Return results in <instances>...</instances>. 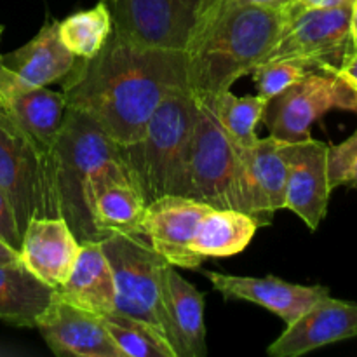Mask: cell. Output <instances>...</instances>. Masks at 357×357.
Returning <instances> with one entry per match:
<instances>
[{"instance_id": "obj_1", "label": "cell", "mask_w": 357, "mask_h": 357, "mask_svg": "<svg viewBox=\"0 0 357 357\" xmlns=\"http://www.w3.org/2000/svg\"><path fill=\"white\" fill-rule=\"evenodd\" d=\"M66 108L93 119L114 142H136L166 98L188 93L187 54L145 47L112 31L94 58H77L61 80Z\"/></svg>"}, {"instance_id": "obj_2", "label": "cell", "mask_w": 357, "mask_h": 357, "mask_svg": "<svg viewBox=\"0 0 357 357\" xmlns=\"http://www.w3.org/2000/svg\"><path fill=\"white\" fill-rule=\"evenodd\" d=\"M286 21L288 7L267 9L213 0L185 51L192 93L211 96L229 91L267 58Z\"/></svg>"}, {"instance_id": "obj_3", "label": "cell", "mask_w": 357, "mask_h": 357, "mask_svg": "<svg viewBox=\"0 0 357 357\" xmlns=\"http://www.w3.org/2000/svg\"><path fill=\"white\" fill-rule=\"evenodd\" d=\"M197 117L192 91L171 94L159 105L139 138L122 145L126 164L138 181L146 204L162 195H181L185 166Z\"/></svg>"}, {"instance_id": "obj_4", "label": "cell", "mask_w": 357, "mask_h": 357, "mask_svg": "<svg viewBox=\"0 0 357 357\" xmlns=\"http://www.w3.org/2000/svg\"><path fill=\"white\" fill-rule=\"evenodd\" d=\"M122 159V145L91 117L66 108L54 150L56 192L61 218L66 220L80 243L101 241L87 206L89 180L98 169Z\"/></svg>"}, {"instance_id": "obj_5", "label": "cell", "mask_w": 357, "mask_h": 357, "mask_svg": "<svg viewBox=\"0 0 357 357\" xmlns=\"http://www.w3.org/2000/svg\"><path fill=\"white\" fill-rule=\"evenodd\" d=\"M101 248L114 274L115 312L146 324L171 345L162 302L169 264L138 234H110L101 239Z\"/></svg>"}, {"instance_id": "obj_6", "label": "cell", "mask_w": 357, "mask_h": 357, "mask_svg": "<svg viewBox=\"0 0 357 357\" xmlns=\"http://www.w3.org/2000/svg\"><path fill=\"white\" fill-rule=\"evenodd\" d=\"M0 190L9 197L21 234L31 218L61 216L54 157L38 150L0 103Z\"/></svg>"}, {"instance_id": "obj_7", "label": "cell", "mask_w": 357, "mask_h": 357, "mask_svg": "<svg viewBox=\"0 0 357 357\" xmlns=\"http://www.w3.org/2000/svg\"><path fill=\"white\" fill-rule=\"evenodd\" d=\"M197 117L185 166L183 197L213 209H237L239 149L234 145L204 98L197 96Z\"/></svg>"}, {"instance_id": "obj_8", "label": "cell", "mask_w": 357, "mask_h": 357, "mask_svg": "<svg viewBox=\"0 0 357 357\" xmlns=\"http://www.w3.org/2000/svg\"><path fill=\"white\" fill-rule=\"evenodd\" d=\"M335 108L357 114L356 94L338 72L317 68L271 98L261 122L272 138L295 143L310 138V126Z\"/></svg>"}, {"instance_id": "obj_9", "label": "cell", "mask_w": 357, "mask_h": 357, "mask_svg": "<svg viewBox=\"0 0 357 357\" xmlns=\"http://www.w3.org/2000/svg\"><path fill=\"white\" fill-rule=\"evenodd\" d=\"M114 20V33L132 44L187 51L213 0H101Z\"/></svg>"}, {"instance_id": "obj_10", "label": "cell", "mask_w": 357, "mask_h": 357, "mask_svg": "<svg viewBox=\"0 0 357 357\" xmlns=\"http://www.w3.org/2000/svg\"><path fill=\"white\" fill-rule=\"evenodd\" d=\"M351 16L352 6L303 9L291 3L288 7L284 30L264 61L295 58L303 59L317 68L338 72L354 52Z\"/></svg>"}, {"instance_id": "obj_11", "label": "cell", "mask_w": 357, "mask_h": 357, "mask_svg": "<svg viewBox=\"0 0 357 357\" xmlns=\"http://www.w3.org/2000/svg\"><path fill=\"white\" fill-rule=\"evenodd\" d=\"M237 211L250 215L258 227H268L275 211L284 209L288 166L281 142L258 138L250 149L239 150Z\"/></svg>"}, {"instance_id": "obj_12", "label": "cell", "mask_w": 357, "mask_h": 357, "mask_svg": "<svg viewBox=\"0 0 357 357\" xmlns=\"http://www.w3.org/2000/svg\"><path fill=\"white\" fill-rule=\"evenodd\" d=\"M209 209L211 206L183 195H162L146 204L138 236L173 267L199 268L204 258L192 250V239Z\"/></svg>"}, {"instance_id": "obj_13", "label": "cell", "mask_w": 357, "mask_h": 357, "mask_svg": "<svg viewBox=\"0 0 357 357\" xmlns=\"http://www.w3.org/2000/svg\"><path fill=\"white\" fill-rule=\"evenodd\" d=\"M87 206L101 239L110 234H139L146 201L126 159L114 160L93 174Z\"/></svg>"}, {"instance_id": "obj_14", "label": "cell", "mask_w": 357, "mask_h": 357, "mask_svg": "<svg viewBox=\"0 0 357 357\" xmlns=\"http://www.w3.org/2000/svg\"><path fill=\"white\" fill-rule=\"evenodd\" d=\"M281 152L288 166L284 209L298 215L310 230H317L331 195L328 145L310 136L295 143L281 142Z\"/></svg>"}, {"instance_id": "obj_15", "label": "cell", "mask_w": 357, "mask_h": 357, "mask_svg": "<svg viewBox=\"0 0 357 357\" xmlns=\"http://www.w3.org/2000/svg\"><path fill=\"white\" fill-rule=\"evenodd\" d=\"M35 328L59 357H122L103 317L65 302L56 291Z\"/></svg>"}, {"instance_id": "obj_16", "label": "cell", "mask_w": 357, "mask_h": 357, "mask_svg": "<svg viewBox=\"0 0 357 357\" xmlns=\"http://www.w3.org/2000/svg\"><path fill=\"white\" fill-rule=\"evenodd\" d=\"M75 61L59 38L58 21H49L30 42L9 54H0V93L61 82Z\"/></svg>"}, {"instance_id": "obj_17", "label": "cell", "mask_w": 357, "mask_h": 357, "mask_svg": "<svg viewBox=\"0 0 357 357\" xmlns=\"http://www.w3.org/2000/svg\"><path fill=\"white\" fill-rule=\"evenodd\" d=\"M357 337V303L330 295L314 303L298 319L286 324L281 337L268 347L272 357H298L316 349Z\"/></svg>"}, {"instance_id": "obj_18", "label": "cell", "mask_w": 357, "mask_h": 357, "mask_svg": "<svg viewBox=\"0 0 357 357\" xmlns=\"http://www.w3.org/2000/svg\"><path fill=\"white\" fill-rule=\"evenodd\" d=\"M80 251V241L61 216L31 218L23 232L21 264L49 288L59 289L68 279Z\"/></svg>"}, {"instance_id": "obj_19", "label": "cell", "mask_w": 357, "mask_h": 357, "mask_svg": "<svg viewBox=\"0 0 357 357\" xmlns=\"http://www.w3.org/2000/svg\"><path fill=\"white\" fill-rule=\"evenodd\" d=\"M213 288L225 300H243L265 307L281 317L286 324L298 319L305 310L330 295L324 286H303L286 282L278 278H244V275L206 272Z\"/></svg>"}, {"instance_id": "obj_20", "label": "cell", "mask_w": 357, "mask_h": 357, "mask_svg": "<svg viewBox=\"0 0 357 357\" xmlns=\"http://www.w3.org/2000/svg\"><path fill=\"white\" fill-rule=\"evenodd\" d=\"M162 302L169 324L171 347L176 357H204V295L173 265L164 274Z\"/></svg>"}, {"instance_id": "obj_21", "label": "cell", "mask_w": 357, "mask_h": 357, "mask_svg": "<svg viewBox=\"0 0 357 357\" xmlns=\"http://www.w3.org/2000/svg\"><path fill=\"white\" fill-rule=\"evenodd\" d=\"M65 302L96 316L115 310V284L101 241H82L68 279L54 289Z\"/></svg>"}, {"instance_id": "obj_22", "label": "cell", "mask_w": 357, "mask_h": 357, "mask_svg": "<svg viewBox=\"0 0 357 357\" xmlns=\"http://www.w3.org/2000/svg\"><path fill=\"white\" fill-rule=\"evenodd\" d=\"M0 103L40 152L47 157H54L56 143L66 112L63 93H54L47 87L10 89L0 93Z\"/></svg>"}, {"instance_id": "obj_23", "label": "cell", "mask_w": 357, "mask_h": 357, "mask_svg": "<svg viewBox=\"0 0 357 357\" xmlns=\"http://www.w3.org/2000/svg\"><path fill=\"white\" fill-rule=\"evenodd\" d=\"M52 296L54 289L35 278L21 261L0 265V321L35 328Z\"/></svg>"}, {"instance_id": "obj_24", "label": "cell", "mask_w": 357, "mask_h": 357, "mask_svg": "<svg viewBox=\"0 0 357 357\" xmlns=\"http://www.w3.org/2000/svg\"><path fill=\"white\" fill-rule=\"evenodd\" d=\"M260 229L250 215L237 209H209L199 222L192 250L202 258H227L246 250Z\"/></svg>"}, {"instance_id": "obj_25", "label": "cell", "mask_w": 357, "mask_h": 357, "mask_svg": "<svg viewBox=\"0 0 357 357\" xmlns=\"http://www.w3.org/2000/svg\"><path fill=\"white\" fill-rule=\"evenodd\" d=\"M208 101L216 121L239 150L250 149L258 139L257 126L264 117L267 100L261 96H236L229 91L211 94H197Z\"/></svg>"}, {"instance_id": "obj_26", "label": "cell", "mask_w": 357, "mask_h": 357, "mask_svg": "<svg viewBox=\"0 0 357 357\" xmlns=\"http://www.w3.org/2000/svg\"><path fill=\"white\" fill-rule=\"evenodd\" d=\"M114 31V20L103 2H98L91 9L79 10L65 20L58 21V33L63 45L75 58H94L107 44Z\"/></svg>"}, {"instance_id": "obj_27", "label": "cell", "mask_w": 357, "mask_h": 357, "mask_svg": "<svg viewBox=\"0 0 357 357\" xmlns=\"http://www.w3.org/2000/svg\"><path fill=\"white\" fill-rule=\"evenodd\" d=\"M101 317L122 357H176L171 345L146 324L115 310Z\"/></svg>"}, {"instance_id": "obj_28", "label": "cell", "mask_w": 357, "mask_h": 357, "mask_svg": "<svg viewBox=\"0 0 357 357\" xmlns=\"http://www.w3.org/2000/svg\"><path fill=\"white\" fill-rule=\"evenodd\" d=\"M317 70V66L295 58H279L264 61L253 70V80L257 86L258 96L271 100L275 94L282 93L293 86L295 82L302 80L307 73Z\"/></svg>"}, {"instance_id": "obj_29", "label": "cell", "mask_w": 357, "mask_h": 357, "mask_svg": "<svg viewBox=\"0 0 357 357\" xmlns=\"http://www.w3.org/2000/svg\"><path fill=\"white\" fill-rule=\"evenodd\" d=\"M328 183L331 192L338 187L357 188V128L345 142L328 145Z\"/></svg>"}, {"instance_id": "obj_30", "label": "cell", "mask_w": 357, "mask_h": 357, "mask_svg": "<svg viewBox=\"0 0 357 357\" xmlns=\"http://www.w3.org/2000/svg\"><path fill=\"white\" fill-rule=\"evenodd\" d=\"M0 241L20 253L23 234H21L20 225H17L13 204H10L9 197L3 194V190H0Z\"/></svg>"}, {"instance_id": "obj_31", "label": "cell", "mask_w": 357, "mask_h": 357, "mask_svg": "<svg viewBox=\"0 0 357 357\" xmlns=\"http://www.w3.org/2000/svg\"><path fill=\"white\" fill-rule=\"evenodd\" d=\"M338 75H340L342 80L351 87L357 100V51H354L349 56V59L344 63V66L338 70Z\"/></svg>"}, {"instance_id": "obj_32", "label": "cell", "mask_w": 357, "mask_h": 357, "mask_svg": "<svg viewBox=\"0 0 357 357\" xmlns=\"http://www.w3.org/2000/svg\"><path fill=\"white\" fill-rule=\"evenodd\" d=\"M295 3L303 9H335V7L352 6L354 0H295Z\"/></svg>"}, {"instance_id": "obj_33", "label": "cell", "mask_w": 357, "mask_h": 357, "mask_svg": "<svg viewBox=\"0 0 357 357\" xmlns=\"http://www.w3.org/2000/svg\"><path fill=\"white\" fill-rule=\"evenodd\" d=\"M239 3H248V6H258V7H267V9H286L295 0H236Z\"/></svg>"}, {"instance_id": "obj_34", "label": "cell", "mask_w": 357, "mask_h": 357, "mask_svg": "<svg viewBox=\"0 0 357 357\" xmlns=\"http://www.w3.org/2000/svg\"><path fill=\"white\" fill-rule=\"evenodd\" d=\"M17 261H21L20 253H17L16 250H13L10 246H7L6 243H2V241H0V265L17 264Z\"/></svg>"}, {"instance_id": "obj_35", "label": "cell", "mask_w": 357, "mask_h": 357, "mask_svg": "<svg viewBox=\"0 0 357 357\" xmlns=\"http://www.w3.org/2000/svg\"><path fill=\"white\" fill-rule=\"evenodd\" d=\"M351 37H352V47H354V51H357V0H354V3H352Z\"/></svg>"}, {"instance_id": "obj_36", "label": "cell", "mask_w": 357, "mask_h": 357, "mask_svg": "<svg viewBox=\"0 0 357 357\" xmlns=\"http://www.w3.org/2000/svg\"><path fill=\"white\" fill-rule=\"evenodd\" d=\"M2 33H3V26L0 24V38H2Z\"/></svg>"}]
</instances>
